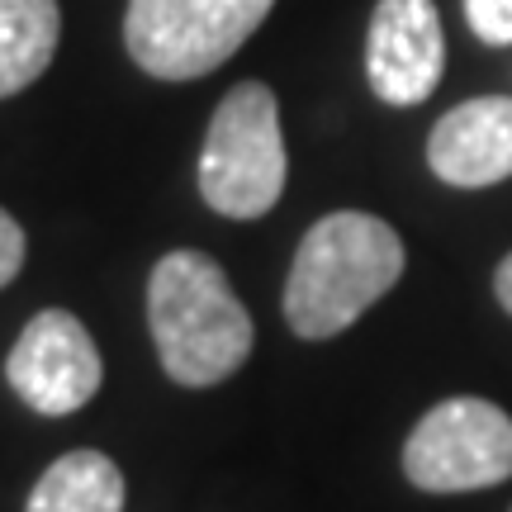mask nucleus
<instances>
[{"instance_id": "obj_1", "label": "nucleus", "mask_w": 512, "mask_h": 512, "mask_svg": "<svg viewBox=\"0 0 512 512\" xmlns=\"http://www.w3.org/2000/svg\"><path fill=\"white\" fill-rule=\"evenodd\" d=\"M147 328L157 342V361L185 389H209L238 375L252 356V313L228 285L214 256L166 252L147 275Z\"/></svg>"}, {"instance_id": "obj_2", "label": "nucleus", "mask_w": 512, "mask_h": 512, "mask_svg": "<svg viewBox=\"0 0 512 512\" xmlns=\"http://www.w3.org/2000/svg\"><path fill=\"white\" fill-rule=\"evenodd\" d=\"M403 261V238L375 214L342 209L318 219L285 280V323L304 342H328L399 285Z\"/></svg>"}, {"instance_id": "obj_3", "label": "nucleus", "mask_w": 512, "mask_h": 512, "mask_svg": "<svg viewBox=\"0 0 512 512\" xmlns=\"http://www.w3.org/2000/svg\"><path fill=\"white\" fill-rule=\"evenodd\" d=\"M290 176L275 91L242 81L219 100L200 152V195L223 219L271 214Z\"/></svg>"}, {"instance_id": "obj_4", "label": "nucleus", "mask_w": 512, "mask_h": 512, "mask_svg": "<svg viewBox=\"0 0 512 512\" xmlns=\"http://www.w3.org/2000/svg\"><path fill=\"white\" fill-rule=\"evenodd\" d=\"M275 0H128V57L157 81H195L223 67L261 29Z\"/></svg>"}, {"instance_id": "obj_5", "label": "nucleus", "mask_w": 512, "mask_h": 512, "mask_svg": "<svg viewBox=\"0 0 512 512\" xmlns=\"http://www.w3.org/2000/svg\"><path fill=\"white\" fill-rule=\"evenodd\" d=\"M403 475L427 494L494 489L512 475V418L475 394L437 403L403 441Z\"/></svg>"}, {"instance_id": "obj_6", "label": "nucleus", "mask_w": 512, "mask_h": 512, "mask_svg": "<svg viewBox=\"0 0 512 512\" xmlns=\"http://www.w3.org/2000/svg\"><path fill=\"white\" fill-rule=\"evenodd\" d=\"M5 380L34 413L67 418L100 394L105 361H100V347L91 342V332L76 313L43 309L24 323L19 342L10 347Z\"/></svg>"}, {"instance_id": "obj_7", "label": "nucleus", "mask_w": 512, "mask_h": 512, "mask_svg": "<svg viewBox=\"0 0 512 512\" xmlns=\"http://www.w3.org/2000/svg\"><path fill=\"white\" fill-rule=\"evenodd\" d=\"M446 72V34L432 0H380L370 15L366 76L384 105H422Z\"/></svg>"}, {"instance_id": "obj_8", "label": "nucleus", "mask_w": 512, "mask_h": 512, "mask_svg": "<svg viewBox=\"0 0 512 512\" xmlns=\"http://www.w3.org/2000/svg\"><path fill=\"white\" fill-rule=\"evenodd\" d=\"M427 166L456 190H484L512 176V95L465 100L427 138Z\"/></svg>"}, {"instance_id": "obj_9", "label": "nucleus", "mask_w": 512, "mask_h": 512, "mask_svg": "<svg viewBox=\"0 0 512 512\" xmlns=\"http://www.w3.org/2000/svg\"><path fill=\"white\" fill-rule=\"evenodd\" d=\"M24 512H124V475L105 451H67L38 475Z\"/></svg>"}, {"instance_id": "obj_10", "label": "nucleus", "mask_w": 512, "mask_h": 512, "mask_svg": "<svg viewBox=\"0 0 512 512\" xmlns=\"http://www.w3.org/2000/svg\"><path fill=\"white\" fill-rule=\"evenodd\" d=\"M62 38L57 0H0V100L48 72Z\"/></svg>"}, {"instance_id": "obj_11", "label": "nucleus", "mask_w": 512, "mask_h": 512, "mask_svg": "<svg viewBox=\"0 0 512 512\" xmlns=\"http://www.w3.org/2000/svg\"><path fill=\"white\" fill-rule=\"evenodd\" d=\"M465 19L489 48H512V0H465Z\"/></svg>"}, {"instance_id": "obj_12", "label": "nucleus", "mask_w": 512, "mask_h": 512, "mask_svg": "<svg viewBox=\"0 0 512 512\" xmlns=\"http://www.w3.org/2000/svg\"><path fill=\"white\" fill-rule=\"evenodd\" d=\"M19 266H24V228L0 209V290L19 275Z\"/></svg>"}, {"instance_id": "obj_13", "label": "nucleus", "mask_w": 512, "mask_h": 512, "mask_svg": "<svg viewBox=\"0 0 512 512\" xmlns=\"http://www.w3.org/2000/svg\"><path fill=\"white\" fill-rule=\"evenodd\" d=\"M494 290H498V304L512 313V252L503 256V266H498V275H494Z\"/></svg>"}]
</instances>
